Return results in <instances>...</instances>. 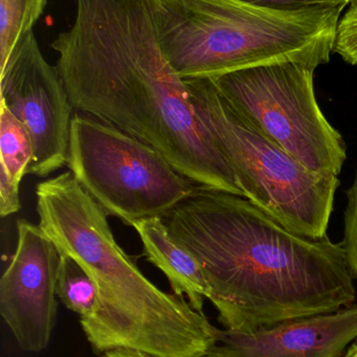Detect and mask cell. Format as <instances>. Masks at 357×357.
Instances as JSON below:
<instances>
[{
    "instance_id": "obj_19",
    "label": "cell",
    "mask_w": 357,
    "mask_h": 357,
    "mask_svg": "<svg viewBox=\"0 0 357 357\" xmlns=\"http://www.w3.org/2000/svg\"><path fill=\"white\" fill-rule=\"evenodd\" d=\"M343 357H357V340L350 345Z\"/></svg>"
},
{
    "instance_id": "obj_17",
    "label": "cell",
    "mask_w": 357,
    "mask_h": 357,
    "mask_svg": "<svg viewBox=\"0 0 357 357\" xmlns=\"http://www.w3.org/2000/svg\"><path fill=\"white\" fill-rule=\"evenodd\" d=\"M252 6L281 10V12H303V10L340 8L343 10L354 0H240Z\"/></svg>"
},
{
    "instance_id": "obj_11",
    "label": "cell",
    "mask_w": 357,
    "mask_h": 357,
    "mask_svg": "<svg viewBox=\"0 0 357 357\" xmlns=\"http://www.w3.org/2000/svg\"><path fill=\"white\" fill-rule=\"evenodd\" d=\"M144 247L147 259L165 274L173 294L187 298L196 312H203L210 289L197 258L170 233L163 218L140 220L132 225Z\"/></svg>"
},
{
    "instance_id": "obj_9",
    "label": "cell",
    "mask_w": 357,
    "mask_h": 357,
    "mask_svg": "<svg viewBox=\"0 0 357 357\" xmlns=\"http://www.w3.org/2000/svg\"><path fill=\"white\" fill-rule=\"evenodd\" d=\"M18 241L0 280V314L25 352L48 348L56 324L61 254L39 225L20 220Z\"/></svg>"
},
{
    "instance_id": "obj_8",
    "label": "cell",
    "mask_w": 357,
    "mask_h": 357,
    "mask_svg": "<svg viewBox=\"0 0 357 357\" xmlns=\"http://www.w3.org/2000/svg\"><path fill=\"white\" fill-rule=\"evenodd\" d=\"M1 104L25 126L33 142L27 174L48 177L68 162L73 108L56 67L29 31L0 67Z\"/></svg>"
},
{
    "instance_id": "obj_3",
    "label": "cell",
    "mask_w": 357,
    "mask_h": 357,
    "mask_svg": "<svg viewBox=\"0 0 357 357\" xmlns=\"http://www.w3.org/2000/svg\"><path fill=\"white\" fill-rule=\"evenodd\" d=\"M39 226L60 254L73 257L99 291L96 312L80 324L96 354L207 357L218 329L184 298L161 291L117 245L107 212L71 171L39 183Z\"/></svg>"
},
{
    "instance_id": "obj_12",
    "label": "cell",
    "mask_w": 357,
    "mask_h": 357,
    "mask_svg": "<svg viewBox=\"0 0 357 357\" xmlns=\"http://www.w3.org/2000/svg\"><path fill=\"white\" fill-rule=\"evenodd\" d=\"M0 182L20 185L33 161L31 135L25 126L0 104Z\"/></svg>"
},
{
    "instance_id": "obj_14",
    "label": "cell",
    "mask_w": 357,
    "mask_h": 357,
    "mask_svg": "<svg viewBox=\"0 0 357 357\" xmlns=\"http://www.w3.org/2000/svg\"><path fill=\"white\" fill-rule=\"evenodd\" d=\"M46 0H0V67L21 38L33 31Z\"/></svg>"
},
{
    "instance_id": "obj_5",
    "label": "cell",
    "mask_w": 357,
    "mask_h": 357,
    "mask_svg": "<svg viewBox=\"0 0 357 357\" xmlns=\"http://www.w3.org/2000/svg\"><path fill=\"white\" fill-rule=\"evenodd\" d=\"M193 106L233 169L243 197L303 236L323 238L339 176L321 174L262 135L224 98L212 79H184Z\"/></svg>"
},
{
    "instance_id": "obj_1",
    "label": "cell",
    "mask_w": 357,
    "mask_h": 357,
    "mask_svg": "<svg viewBox=\"0 0 357 357\" xmlns=\"http://www.w3.org/2000/svg\"><path fill=\"white\" fill-rule=\"evenodd\" d=\"M71 106L156 149L198 187L243 197L159 43L153 0H77L52 43Z\"/></svg>"
},
{
    "instance_id": "obj_16",
    "label": "cell",
    "mask_w": 357,
    "mask_h": 357,
    "mask_svg": "<svg viewBox=\"0 0 357 357\" xmlns=\"http://www.w3.org/2000/svg\"><path fill=\"white\" fill-rule=\"evenodd\" d=\"M344 247L350 268L357 277V171L347 191V206L344 216Z\"/></svg>"
},
{
    "instance_id": "obj_15",
    "label": "cell",
    "mask_w": 357,
    "mask_h": 357,
    "mask_svg": "<svg viewBox=\"0 0 357 357\" xmlns=\"http://www.w3.org/2000/svg\"><path fill=\"white\" fill-rule=\"evenodd\" d=\"M333 52L348 64L357 66V0L348 6L337 27Z\"/></svg>"
},
{
    "instance_id": "obj_10",
    "label": "cell",
    "mask_w": 357,
    "mask_h": 357,
    "mask_svg": "<svg viewBox=\"0 0 357 357\" xmlns=\"http://www.w3.org/2000/svg\"><path fill=\"white\" fill-rule=\"evenodd\" d=\"M217 337L212 354L222 357H343L357 340V305L253 333L218 329Z\"/></svg>"
},
{
    "instance_id": "obj_7",
    "label": "cell",
    "mask_w": 357,
    "mask_h": 357,
    "mask_svg": "<svg viewBox=\"0 0 357 357\" xmlns=\"http://www.w3.org/2000/svg\"><path fill=\"white\" fill-rule=\"evenodd\" d=\"M314 70L299 63H272L212 79L231 106L262 135L307 169L340 176L347 149L319 106Z\"/></svg>"
},
{
    "instance_id": "obj_20",
    "label": "cell",
    "mask_w": 357,
    "mask_h": 357,
    "mask_svg": "<svg viewBox=\"0 0 357 357\" xmlns=\"http://www.w3.org/2000/svg\"><path fill=\"white\" fill-rule=\"evenodd\" d=\"M207 357H222V356H217V354H210L209 356H207Z\"/></svg>"
},
{
    "instance_id": "obj_2",
    "label": "cell",
    "mask_w": 357,
    "mask_h": 357,
    "mask_svg": "<svg viewBox=\"0 0 357 357\" xmlns=\"http://www.w3.org/2000/svg\"><path fill=\"white\" fill-rule=\"evenodd\" d=\"M163 220L201 264L228 331L253 333L356 301L343 243L293 232L245 197L197 186Z\"/></svg>"
},
{
    "instance_id": "obj_18",
    "label": "cell",
    "mask_w": 357,
    "mask_h": 357,
    "mask_svg": "<svg viewBox=\"0 0 357 357\" xmlns=\"http://www.w3.org/2000/svg\"><path fill=\"white\" fill-rule=\"evenodd\" d=\"M101 357H149L144 354H138V352L130 351H113L103 354Z\"/></svg>"
},
{
    "instance_id": "obj_6",
    "label": "cell",
    "mask_w": 357,
    "mask_h": 357,
    "mask_svg": "<svg viewBox=\"0 0 357 357\" xmlns=\"http://www.w3.org/2000/svg\"><path fill=\"white\" fill-rule=\"evenodd\" d=\"M67 167L108 215L131 227L163 218L197 187L156 149L82 113L71 121Z\"/></svg>"
},
{
    "instance_id": "obj_4",
    "label": "cell",
    "mask_w": 357,
    "mask_h": 357,
    "mask_svg": "<svg viewBox=\"0 0 357 357\" xmlns=\"http://www.w3.org/2000/svg\"><path fill=\"white\" fill-rule=\"evenodd\" d=\"M159 43L182 79L272 63L330 61L342 10L281 12L240 0H153Z\"/></svg>"
},
{
    "instance_id": "obj_13",
    "label": "cell",
    "mask_w": 357,
    "mask_h": 357,
    "mask_svg": "<svg viewBox=\"0 0 357 357\" xmlns=\"http://www.w3.org/2000/svg\"><path fill=\"white\" fill-rule=\"evenodd\" d=\"M56 293L65 307L79 314L80 319L96 312L99 301L96 282L71 256L61 254Z\"/></svg>"
}]
</instances>
